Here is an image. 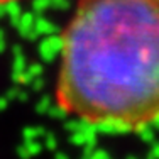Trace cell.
Returning <instances> with one entry per match:
<instances>
[{
  "mask_svg": "<svg viewBox=\"0 0 159 159\" xmlns=\"http://www.w3.org/2000/svg\"><path fill=\"white\" fill-rule=\"evenodd\" d=\"M54 95L64 115L105 132L159 124V0H80Z\"/></svg>",
  "mask_w": 159,
  "mask_h": 159,
  "instance_id": "1",
  "label": "cell"
},
{
  "mask_svg": "<svg viewBox=\"0 0 159 159\" xmlns=\"http://www.w3.org/2000/svg\"><path fill=\"white\" fill-rule=\"evenodd\" d=\"M9 2H16V0H0V5H5V3H9Z\"/></svg>",
  "mask_w": 159,
  "mask_h": 159,
  "instance_id": "2",
  "label": "cell"
}]
</instances>
